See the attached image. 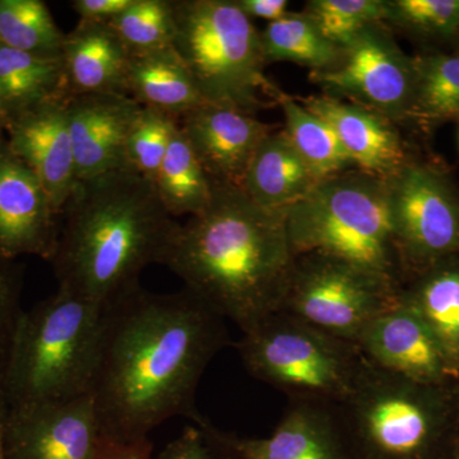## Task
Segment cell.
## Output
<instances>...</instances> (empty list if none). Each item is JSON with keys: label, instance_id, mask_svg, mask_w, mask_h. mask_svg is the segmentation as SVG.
I'll use <instances>...</instances> for the list:
<instances>
[{"label": "cell", "instance_id": "cell-26", "mask_svg": "<svg viewBox=\"0 0 459 459\" xmlns=\"http://www.w3.org/2000/svg\"><path fill=\"white\" fill-rule=\"evenodd\" d=\"M277 104L285 117L283 131L319 180L355 168L336 132L325 120L286 93Z\"/></svg>", "mask_w": 459, "mask_h": 459}, {"label": "cell", "instance_id": "cell-25", "mask_svg": "<svg viewBox=\"0 0 459 459\" xmlns=\"http://www.w3.org/2000/svg\"><path fill=\"white\" fill-rule=\"evenodd\" d=\"M160 201L172 217L195 216L210 204L213 181L178 126L155 180Z\"/></svg>", "mask_w": 459, "mask_h": 459}, {"label": "cell", "instance_id": "cell-27", "mask_svg": "<svg viewBox=\"0 0 459 459\" xmlns=\"http://www.w3.org/2000/svg\"><path fill=\"white\" fill-rule=\"evenodd\" d=\"M265 62H291L312 72L327 71L341 56V49L329 42L304 12H287L268 23L261 32Z\"/></svg>", "mask_w": 459, "mask_h": 459}, {"label": "cell", "instance_id": "cell-29", "mask_svg": "<svg viewBox=\"0 0 459 459\" xmlns=\"http://www.w3.org/2000/svg\"><path fill=\"white\" fill-rule=\"evenodd\" d=\"M65 33L42 0H0V44L12 49L60 56Z\"/></svg>", "mask_w": 459, "mask_h": 459}, {"label": "cell", "instance_id": "cell-14", "mask_svg": "<svg viewBox=\"0 0 459 459\" xmlns=\"http://www.w3.org/2000/svg\"><path fill=\"white\" fill-rule=\"evenodd\" d=\"M60 219L40 179L12 152L0 129V258L35 255L51 262Z\"/></svg>", "mask_w": 459, "mask_h": 459}, {"label": "cell", "instance_id": "cell-19", "mask_svg": "<svg viewBox=\"0 0 459 459\" xmlns=\"http://www.w3.org/2000/svg\"><path fill=\"white\" fill-rule=\"evenodd\" d=\"M300 102L333 128L359 170L388 179L409 161L400 134L379 114L328 95Z\"/></svg>", "mask_w": 459, "mask_h": 459}, {"label": "cell", "instance_id": "cell-4", "mask_svg": "<svg viewBox=\"0 0 459 459\" xmlns=\"http://www.w3.org/2000/svg\"><path fill=\"white\" fill-rule=\"evenodd\" d=\"M337 410L352 459H452L459 448L455 383L413 382L365 359Z\"/></svg>", "mask_w": 459, "mask_h": 459}, {"label": "cell", "instance_id": "cell-11", "mask_svg": "<svg viewBox=\"0 0 459 459\" xmlns=\"http://www.w3.org/2000/svg\"><path fill=\"white\" fill-rule=\"evenodd\" d=\"M325 95L379 114L389 122L410 119L415 93V59L398 47L385 23L367 27L341 48L336 65L310 72Z\"/></svg>", "mask_w": 459, "mask_h": 459}, {"label": "cell", "instance_id": "cell-31", "mask_svg": "<svg viewBox=\"0 0 459 459\" xmlns=\"http://www.w3.org/2000/svg\"><path fill=\"white\" fill-rule=\"evenodd\" d=\"M304 13L325 39L343 48L367 27L388 21V0H310Z\"/></svg>", "mask_w": 459, "mask_h": 459}, {"label": "cell", "instance_id": "cell-9", "mask_svg": "<svg viewBox=\"0 0 459 459\" xmlns=\"http://www.w3.org/2000/svg\"><path fill=\"white\" fill-rule=\"evenodd\" d=\"M402 286L351 263L298 255L279 312L358 344L362 332L400 301Z\"/></svg>", "mask_w": 459, "mask_h": 459}, {"label": "cell", "instance_id": "cell-1", "mask_svg": "<svg viewBox=\"0 0 459 459\" xmlns=\"http://www.w3.org/2000/svg\"><path fill=\"white\" fill-rule=\"evenodd\" d=\"M225 320L186 287L138 285L105 307L91 389L105 439L138 442L175 416L192 419L201 377L230 343Z\"/></svg>", "mask_w": 459, "mask_h": 459}, {"label": "cell", "instance_id": "cell-28", "mask_svg": "<svg viewBox=\"0 0 459 459\" xmlns=\"http://www.w3.org/2000/svg\"><path fill=\"white\" fill-rule=\"evenodd\" d=\"M415 59V93L410 119L437 124L459 117V54Z\"/></svg>", "mask_w": 459, "mask_h": 459}, {"label": "cell", "instance_id": "cell-7", "mask_svg": "<svg viewBox=\"0 0 459 459\" xmlns=\"http://www.w3.org/2000/svg\"><path fill=\"white\" fill-rule=\"evenodd\" d=\"M172 47L210 104L255 115L282 91L264 74L261 32L237 0H174Z\"/></svg>", "mask_w": 459, "mask_h": 459}, {"label": "cell", "instance_id": "cell-42", "mask_svg": "<svg viewBox=\"0 0 459 459\" xmlns=\"http://www.w3.org/2000/svg\"><path fill=\"white\" fill-rule=\"evenodd\" d=\"M0 459H5L4 455H3V451H2V443H0Z\"/></svg>", "mask_w": 459, "mask_h": 459}, {"label": "cell", "instance_id": "cell-18", "mask_svg": "<svg viewBox=\"0 0 459 459\" xmlns=\"http://www.w3.org/2000/svg\"><path fill=\"white\" fill-rule=\"evenodd\" d=\"M358 346L370 364L388 373L424 385L455 383L433 334L401 300L370 323Z\"/></svg>", "mask_w": 459, "mask_h": 459}, {"label": "cell", "instance_id": "cell-5", "mask_svg": "<svg viewBox=\"0 0 459 459\" xmlns=\"http://www.w3.org/2000/svg\"><path fill=\"white\" fill-rule=\"evenodd\" d=\"M102 313L62 289L23 310L3 388L5 410L91 394Z\"/></svg>", "mask_w": 459, "mask_h": 459}, {"label": "cell", "instance_id": "cell-16", "mask_svg": "<svg viewBox=\"0 0 459 459\" xmlns=\"http://www.w3.org/2000/svg\"><path fill=\"white\" fill-rule=\"evenodd\" d=\"M77 181L124 168L126 140L142 108L123 93H87L65 100Z\"/></svg>", "mask_w": 459, "mask_h": 459}, {"label": "cell", "instance_id": "cell-15", "mask_svg": "<svg viewBox=\"0 0 459 459\" xmlns=\"http://www.w3.org/2000/svg\"><path fill=\"white\" fill-rule=\"evenodd\" d=\"M4 134L12 152L35 172L62 216L77 184L65 100H51L14 115Z\"/></svg>", "mask_w": 459, "mask_h": 459}, {"label": "cell", "instance_id": "cell-3", "mask_svg": "<svg viewBox=\"0 0 459 459\" xmlns=\"http://www.w3.org/2000/svg\"><path fill=\"white\" fill-rule=\"evenodd\" d=\"M179 222L155 184L129 170L77 181L62 213L51 263L57 289L104 309L162 264Z\"/></svg>", "mask_w": 459, "mask_h": 459}, {"label": "cell", "instance_id": "cell-32", "mask_svg": "<svg viewBox=\"0 0 459 459\" xmlns=\"http://www.w3.org/2000/svg\"><path fill=\"white\" fill-rule=\"evenodd\" d=\"M179 120L151 108H142L129 133L124 168L155 184Z\"/></svg>", "mask_w": 459, "mask_h": 459}, {"label": "cell", "instance_id": "cell-8", "mask_svg": "<svg viewBox=\"0 0 459 459\" xmlns=\"http://www.w3.org/2000/svg\"><path fill=\"white\" fill-rule=\"evenodd\" d=\"M237 349L247 373L290 402L338 407L351 394L365 364L358 344L283 312L243 333Z\"/></svg>", "mask_w": 459, "mask_h": 459}, {"label": "cell", "instance_id": "cell-41", "mask_svg": "<svg viewBox=\"0 0 459 459\" xmlns=\"http://www.w3.org/2000/svg\"><path fill=\"white\" fill-rule=\"evenodd\" d=\"M452 459H459V448L457 449V452L455 453V455H453Z\"/></svg>", "mask_w": 459, "mask_h": 459}, {"label": "cell", "instance_id": "cell-17", "mask_svg": "<svg viewBox=\"0 0 459 459\" xmlns=\"http://www.w3.org/2000/svg\"><path fill=\"white\" fill-rule=\"evenodd\" d=\"M179 126L213 183L237 188L256 150L273 132L255 115L210 102L184 115Z\"/></svg>", "mask_w": 459, "mask_h": 459}, {"label": "cell", "instance_id": "cell-36", "mask_svg": "<svg viewBox=\"0 0 459 459\" xmlns=\"http://www.w3.org/2000/svg\"><path fill=\"white\" fill-rule=\"evenodd\" d=\"M133 0H74L72 8L80 21L108 23L129 7Z\"/></svg>", "mask_w": 459, "mask_h": 459}, {"label": "cell", "instance_id": "cell-22", "mask_svg": "<svg viewBox=\"0 0 459 459\" xmlns=\"http://www.w3.org/2000/svg\"><path fill=\"white\" fill-rule=\"evenodd\" d=\"M400 300L431 332L455 382L459 377V255L411 277L407 286H402Z\"/></svg>", "mask_w": 459, "mask_h": 459}, {"label": "cell", "instance_id": "cell-37", "mask_svg": "<svg viewBox=\"0 0 459 459\" xmlns=\"http://www.w3.org/2000/svg\"><path fill=\"white\" fill-rule=\"evenodd\" d=\"M153 444L150 437L133 443L102 440L96 459H152Z\"/></svg>", "mask_w": 459, "mask_h": 459}, {"label": "cell", "instance_id": "cell-33", "mask_svg": "<svg viewBox=\"0 0 459 459\" xmlns=\"http://www.w3.org/2000/svg\"><path fill=\"white\" fill-rule=\"evenodd\" d=\"M389 22L420 35H458L459 0H388ZM386 21V22H388Z\"/></svg>", "mask_w": 459, "mask_h": 459}, {"label": "cell", "instance_id": "cell-12", "mask_svg": "<svg viewBox=\"0 0 459 459\" xmlns=\"http://www.w3.org/2000/svg\"><path fill=\"white\" fill-rule=\"evenodd\" d=\"M190 420L216 459H352L337 407L329 404L291 402L267 437L223 431L199 412Z\"/></svg>", "mask_w": 459, "mask_h": 459}, {"label": "cell", "instance_id": "cell-43", "mask_svg": "<svg viewBox=\"0 0 459 459\" xmlns=\"http://www.w3.org/2000/svg\"><path fill=\"white\" fill-rule=\"evenodd\" d=\"M4 413L5 412H0V428H2V420H3V416H4Z\"/></svg>", "mask_w": 459, "mask_h": 459}, {"label": "cell", "instance_id": "cell-35", "mask_svg": "<svg viewBox=\"0 0 459 459\" xmlns=\"http://www.w3.org/2000/svg\"><path fill=\"white\" fill-rule=\"evenodd\" d=\"M156 459H216L195 424L186 427L179 437L171 440Z\"/></svg>", "mask_w": 459, "mask_h": 459}, {"label": "cell", "instance_id": "cell-13", "mask_svg": "<svg viewBox=\"0 0 459 459\" xmlns=\"http://www.w3.org/2000/svg\"><path fill=\"white\" fill-rule=\"evenodd\" d=\"M102 440L91 394L11 407L0 428L5 459H96Z\"/></svg>", "mask_w": 459, "mask_h": 459}, {"label": "cell", "instance_id": "cell-40", "mask_svg": "<svg viewBox=\"0 0 459 459\" xmlns=\"http://www.w3.org/2000/svg\"><path fill=\"white\" fill-rule=\"evenodd\" d=\"M455 395H457L458 406H459V377L455 382Z\"/></svg>", "mask_w": 459, "mask_h": 459}, {"label": "cell", "instance_id": "cell-38", "mask_svg": "<svg viewBox=\"0 0 459 459\" xmlns=\"http://www.w3.org/2000/svg\"><path fill=\"white\" fill-rule=\"evenodd\" d=\"M237 3L238 8L250 20L261 18V20H267L268 23L280 20L289 12L287 0H237Z\"/></svg>", "mask_w": 459, "mask_h": 459}, {"label": "cell", "instance_id": "cell-21", "mask_svg": "<svg viewBox=\"0 0 459 459\" xmlns=\"http://www.w3.org/2000/svg\"><path fill=\"white\" fill-rule=\"evenodd\" d=\"M319 181L285 131H273L253 156L240 189L259 207L285 213Z\"/></svg>", "mask_w": 459, "mask_h": 459}, {"label": "cell", "instance_id": "cell-10", "mask_svg": "<svg viewBox=\"0 0 459 459\" xmlns=\"http://www.w3.org/2000/svg\"><path fill=\"white\" fill-rule=\"evenodd\" d=\"M386 183L402 276L459 255V197L440 172L407 161Z\"/></svg>", "mask_w": 459, "mask_h": 459}, {"label": "cell", "instance_id": "cell-6", "mask_svg": "<svg viewBox=\"0 0 459 459\" xmlns=\"http://www.w3.org/2000/svg\"><path fill=\"white\" fill-rule=\"evenodd\" d=\"M295 256L351 263L403 286L386 179L351 169L319 181L285 212Z\"/></svg>", "mask_w": 459, "mask_h": 459}, {"label": "cell", "instance_id": "cell-45", "mask_svg": "<svg viewBox=\"0 0 459 459\" xmlns=\"http://www.w3.org/2000/svg\"><path fill=\"white\" fill-rule=\"evenodd\" d=\"M458 36H459V32H458Z\"/></svg>", "mask_w": 459, "mask_h": 459}, {"label": "cell", "instance_id": "cell-30", "mask_svg": "<svg viewBox=\"0 0 459 459\" xmlns=\"http://www.w3.org/2000/svg\"><path fill=\"white\" fill-rule=\"evenodd\" d=\"M108 25L132 56L170 48L175 38L174 0H133Z\"/></svg>", "mask_w": 459, "mask_h": 459}, {"label": "cell", "instance_id": "cell-24", "mask_svg": "<svg viewBox=\"0 0 459 459\" xmlns=\"http://www.w3.org/2000/svg\"><path fill=\"white\" fill-rule=\"evenodd\" d=\"M0 92L9 120L51 100L68 99L62 56H39L0 44Z\"/></svg>", "mask_w": 459, "mask_h": 459}, {"label": "cell", "instance_id": "cell-20", "mask_svg": "<svg viewBox=\"0 0 459 459\" xmlns=\"http://www.w3.org/2000/svg\"><path fill=\"white\" fill-rule=\"evenodd\" d=\"M132 54L108 23L80 21L65 33L62 60L66 96L87 93L128 95Z\"/></svg>", "mask_w": 459, "mask_h": 459}, {"label": "cell", "instance_id": "cell-23", "mask_svg": "<svg viewBox=\"0 0 459 459\" xmlns=\"http://www.w3.org/2000/svg\"><path fill=\"white\" fill-rule=\"evenodd\" d=\"M128 95L141 107L155 108L177 120L207 104L174 47L132 56Z\"/></svg>", "mask_w": 459, "mask_h": 459}, {"label": "cell", "instance_id": "cell-34", "mask_svg": "<svg viewBox=\"0 0 459 459\" xmlns=\"http://www.w3.org/2000/svg\"><path fill=\"white\" fill-rule=\"evenodd\" d=\"M21 291L22 268L16 261L0 258V411H5L3 388L18 322L23 313Z\"/></svg>", "mask_w": 459, "mask_h": 459}, {"label": "cell", "instance_id": "cell-44", "mask_svg": "<svg viewBox=\"0 0 459 459\" xmlns=\"http://www.w3.org/2000/svg\"><path fill=\"white\" fill-rule=\"evenodd\" d=\"M0 412H5V411H0Z\"/></svg>", "mask_w": 459, "mask_h": 459}, {"label": "cell", "instance_id": "cell-39", "mask_svg": "<svg viewBox=\"0 0 459 459\" xmlns=\"http://www.w3.org/2000/svg\"><path fill=\"white\" fill-rule=\"evenodd\" d=\"M9 123V114L7 107H5L4 99H3L2 92H0V129L4 131L5 126Z\"/></svg>", "mask_w": 459, "mask_h": 459}, {"label": "cell", "instance_id": "cell-2", "mask_svg": "<svg viewBox=\"0 0 459 459\" xmlns=\"http://www.w3.org/2000/svg\"><path fill=\"white\" fill-rule=\"evenodd\" d=\"M295 259L285 213L213 183L210 204L179 223L162 264L246 333L279 312Z\"/></svg>", "mask_w": 459, "mask_h": 459}]
</instances>
